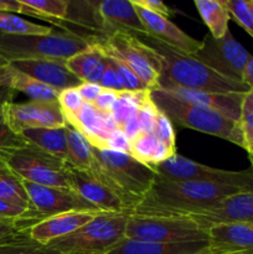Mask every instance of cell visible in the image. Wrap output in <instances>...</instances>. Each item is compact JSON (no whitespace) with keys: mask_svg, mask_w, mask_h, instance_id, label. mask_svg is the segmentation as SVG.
<instances>
[{"mask_svg":"<svg viewBox=\"0 0 253 254\" xmlns=\"http://www.w3.org/2000/svg\"><path fill=\"white\" fill-rule=\"evenodd\" d=\"M247 192L232 185L198 181H171L156 178L131 215L181 217L200 212L237 193Z\"/></svg>","mask_w":253,"mask_h":254,"instance_id":"6da1fadb","label":"cell"},{"mask_svg":"<svg viewBox=\"0 0 253 254\" xmlns=\"http://www.w3.org/2000/svg\"><path fill=\"white\" fill-rule=\"evenodd\" d=\"M135 35L163 59L158 89L184 88L216 93H247L251 91L243 82L217 73L193 56L176 51L146 34Z\"/></svg>","mask_w":253,"mask_h":254,"instance_id":"7a4b0ae2","label":"cell"},{"mask_svg":"<svg viewBox=\"0 0 253 254\" xmlns=\"http://www.w3.org/2000/svg\"><path fill=\"white\" fill-rule=\"evenodd\" d=\"M87 171L106 184L126 203L129 212L138 207L156 181L155 170L129 154L93 148V161Z\"/></svg>","mask_w":253,"mask_h":254,"instance_id":"3957f363","label":"cell"},{"mask_svg":"<svg viewBox=\"0 0 253 254\" xmlns=\"http://www.w3.org/2000/svg\"><path fill=\"white\" fill-rule=\"evenodd\" d=\"M150 97L159 111L165 114L171 123L208 135L218 136L247 150L240 122L227 118L212 109L180 101L163 89H153Z\"/></svg>","mask_w":253,"mask_h":254,"instance_id":"277c9868","label":"cell"},{"mask_svg":"<svg viewBox=\"0 0 253 254\" xmlns=\"http://www.w3.org/2000/svg\"><path fill=\"white\" fill-rule=\"evenodd\" d=\"M89 42L73 32L51 35H14L0 31V67L24 60H68L83 50Z\"/></svg>","mask_w":253,"mask_h":254,"instance_id":"5b68a950","label":"cell"},{"mask_svg":"<svg viewBox=\"0 0 253 254\" xmlns=\"http://www.w3.org/2000/svg\"><path fill=\"white\" fill-rule=\"evenodd\" d=\"M129 216L130 212H103L47 247L62 254H104L126 238Z\"/></svg>","mask_w":253,"mask_h":254,"instance_id":"8992f818","label":"cell"},{"mask_svg":"<svg viewBox=\"0 0 253 254\" xmlns=\"http://www.w3.org/2000/svg\"><path fill=\"white\" fill-rule=\"evenodd\" d=\"M86 40L89 44L98 45L107 56L118 57L126 62L149 89L153 91L159 88L163 59L135 34L118 31L107 37L87 36Z\"/></svg>","mask_w":253,"mask_h":254,"instance_id":"52a82bcc","label":"cell"},{"mask_svg":"<svg viewBox=\"0 0 253 254\" xmlns=\"http://www.w3.org/2000/svg\"><path fill=\"white\" fill-rule=\"evenodd\" d=\"M126 237L158 243H184L208 241L207 230L189 217L129 216Z\"/></svg>","mask_w":253,"mask_h":254,"instance_id":"ba28073f","label":"cell"},{"mask_svg":"<svg viewBox=\"0 0 253 254\" xmlns=\"http://www.w3.org/2000/svg\"><path fill=\"white\" fill-rule=\"evenodd\" d=\"M158 178L171 181H198L237 186L253 192V165L242 171H228L202 165L176 153L168 160L154 165Z\"/></svg>","mask_w":253,"mask_h":254,"instance_id":"9c48e42d","label":"cell"},{"mask_svg":"<svg viewBox=\"0 0 253 254\" xmlns=\"http://www.w3.org/2000/svg\"><path fill=\"white\" fill-rule=\"evenodd\" d=\"M22 180L44 186L68 188L63 169L66 160L55 156L32 144L19 149L7 164Z\"/></svg>","mask_w":253,"mask_h":254,"instance_id":"30bf717a","label":"cell"},{"mask_svg":"<svg viewBox=\"0 0 253 254\" xmlns=\"http://www.w3.org/2000/svg\"><path fill=\"white\" fill-rule=\"evenodd\" d=\"M192 56L217 73L233 81L242 82L243 69L252 55L228 30L221 39H215L210 34L206 35L202 40L201 50Z\"/></svg>","mask_w":253,"mask_h":254,"instance_id":"8fae6325","label":"cell"},{"mask_svg":"<svg viewBox=\"0 0 253 254\" xmlns=\"http://www.w3.org/2000/svg\"><path fill=\"white\" fill-rule=\"evenodd\" d=\"M25 190L31 202V215L37 223L64 212H102L69 188L44 186L24 180Z\"/></svg>","mask_w":253,"mask_h":254,"instance_id":"7c38bea8","label":"cell"},{"mask_svg":"<svg viewBox=\"0 0 253 254\" xmlns=\"http://www.w3.org/2000/svg\"><path fill=\"white\" fill-rule=\"evenodd\" d=\"M4 119L9 128L20 135L27 129L60 128L67 126L66 117L59 101L12 102L5 108Z\"/></svg>","mask_w":253,"mask_h":254,"instance_id":"4fadbf2b","label":"cell"},{"mask_svg":"<svg viewBox=\"0 0 253 254\" xmlns=\"http://www.w3.org/2000/svg\"><path fill=\"white\" fill-rule=\"evenodd\" d=\"M94 36L107 37L118 31L146 34L133 2L129 0L92 1Z\"/></svg>","mask_w":253,"mask_h":254,"instance_id":"5bb4252c","label":"cell"},{"mask_svg":"<svg viewBox=\"0 0 253 254\" xmlns=\"http://www.w3.org/2000/svg\"><path fill=\"white\" fill-rule=\"evenodd\" d=\"M63 175L69 189L99 208L102 212H129L123 200L89 171L79 170L66 161Z\"/></svg>","mask_w":253,"mask_h":254,"instance_id":"9a60e30c","label":"cell"},{"mask_svg":"<svg viewBox=\"0 0 253 254\" xmlns=\"http://www.w3.org/2000/svg\"><path fill=\"white\" fill-rule=\"evenodd\" d=\"M189 217L207 230L220 223H252L253 225V192L233 195L200 212L181 216Z\"/></svg>","mask_w":253,"mask_h":254,"instance_id":"2e32d148","label":"cell"},{"mask_svg":"<svg viewBox=\"0 0 253 254\" xmlns=\"http://www.w3.org/2000/svg\"><path fill=\"white\" fill-rule=\"evenodd\" d=\"M134 7H135L136 14L139 15L141 22H143L146 35L163 42L164 45L176 50V51L184 52V54L190 55V56H192L201 50L202 41L189 36L186 32H184L180 27L176 26L168 17L161 16V15L151 12L149 10L143 9V7L136 6V5H134Z\"/></svg>","mask_w":253,"mask_h":254,"instance_id":"e0dca14e","label":"cell"},{"mask_svg":"<svg viewBox=\"0 0 253 254\" xmlns=\"http://www.w3.org/2000/svg\"><path fill=\"white\" fill-rule=\"evenodd\" d=\"M9 64L17 71L37 79L51 88L57 89L59 92L79 87L83 83L78 77L69 71L67 67V60H24L11 62Z\"/></svg>","mask_w":253,"mask_h":254,"instance_id":"ac0fdd59","label":"cell"},{"mask_svg":"<svg viewBox=\"0 0 253 254\" xmlns=\"http://www.w3.org/2000/svg\"><path fill=\"white\" fill-rule=\"evenodd\" d=\"M208 247L231 254H253L252 223H220L207 228Z\"/></svg>","mask_w":253,"mask_h":254,"instance_id":"d6986e66","label":"cell"},{"mask_svg":"<svg viewBox=\"0 0 253 254\" xmlns=\"http://www.w3.org/2000/svg\"><path fill=\"white\" fill-rule=\"evenodd\" d=\"M175 98L190 104L205 107L223 114L227 118L240 122L241 107L246 93H216V92L192 91L184 88L163 89Z\"/></svg>","mask_w":253,"mask_h":254,"instance_id":"ffe728a7","label":"cell"},{"mask_svg":"<svg viewBox=\"0 0 253 254\" xmlns=\"http://www.w3.org/2000/svg\"><path fill=\"white\" fill-rule=\"evenodd\" d=\"M67 124L77 129L93 148L99 150H106L107 139L118 128L112 114L102 113L91 103H84L76 118Z\"/></svg>","mask_w":253,"mask_h":254,"instance_id":"44dd1931","label":"cell"},{"mask_svg":"<svg viewBox=\"0 0 253 254\" xmlns=\"http://www.w3.org/2000/svg\"><path fill=\"white\" fill-rule=\"evenodd\" d=\"M103 212H64L45 218L30 228V235L36 242L47 246L52 241L59 240L76 232L78 228L91 222L94 217Z\"/></svg>","mask_w":253,"mask_h":254,"instance_id":"7402d4cb","label":"cell"},{"mask_svg":"<svg viewBox=\"0 0 253 254\" xmlns=\"http://www.w3.org/2000/svg\"><path fill=\"white\" fill-rule=\"evenodd\" d=\"M208 247V241L184 243H158L123 238L104 254H196Z\"/></svg>","mask_w":253,"mask_h":254,"instance_id":"603a6c76","label":"cell"},{"mask_svg":"<svg viewBox=\"0 0 253 254\" xmlns=\"http://www.w3.org/2000/svg\"><path fill=\"white\" fill-rule=\"evenodd\" d=\"M0 84L10 87L14 91L21 92L32 102L57 101L60 92L41 83L37 79L17 71L10 64L0 68Z\"/></svg>","mask_w":253,"mask_h":254,"instance_id":"cb8c5ba5","label":"cell"},{"mask_svg":"<svg viewBox=\"0 0 253 254\" xmlns=\"http://www.w3.org/2000/svg\"><path fill=\"white\" fill-rule=\"evenodd\" d=\"M107 55L96 44L89 45L88 49L67 60L69 71L82 82L99 84L107 66Z\"/></svg>","mask_w":253,"mask_h":254,"instance_id":"d4e9b609","label":"cell"},{"mask_svg":"<svg viewBox=\"0 0 253 254\" xmlns=\"http://www.w3.org/2000/svg\"><path fill=\"white\" fill-rule=\"evenodd\" d=\"M21 136L29 144L47 153L66 160L67 158V126L60 128H36L22 131Z\"/></svg>","mask_w":253,"mask_h":254,"instance_id":"484cf974","label":"cell"},{"mask_svg":"<svg viewBox=\"0 0 253 254\" xmlns=\"http://www.w3.org/2000/svg\"><path fill=\"white\" fill-rule=\"evenodd\" d=\"M195 6L201 19L210 30V35L221 39L228 31L231 15L225 5V0H195Z\"/></svg>","mask_w":253,"mask_h":254,"instance_id":"4316f807","label":"cell"},{"mask_svg":"<svg viewBox=\"0 0 253 254\" xmlns=\"http://www.w3.org/2000/svg\"><path fill=\"white\" fill-rule=\"evenodd\" d=\"M0 254H62L36 242L29 230H16L0 240Z\"/></svg>","mask_w":253,"mask_h":254,"instance_id":"83f0119b","label":"cell"},{"mask_svg":"<svg viewBox=\"0 0 253 254\" xmlns=\"http://www.w3.org/2000/svg\"><path fill=\"white\" fill-rule=\"evenodd\" d=\"M0 200L31 210L29 195L24 186V180L9 166H0Z\"/></svg>","mask_w":253,"mask_h":254,"instance_id":"f1b7e54d","label":"cell"},{"mask_svg":"<svg viewBox=\"0 0 253 254\" xmlns=\"http://www.w3.org/2000/svg\"><path fill=\"white\" fill-rule=\"evenodd\" d=\"M67 163L79 170H88L93 161V146L69 124H67Z\"/></svg>","mask_w":253,"mask_h":254,"instance_id":"f546056e","label":"cell"},{"mask_svg":"<svg viewBox=\"0 0 253 254\" xmlns=\"http://www.w3.org/2000/svg\"><path fill=\"white\" fill-rule=\"evenodd\" d=\"M0 31L14 35H51L54 27L25 20L16 14L0 11Z\"/></svg>","mask_w":253,"mask_h":254,"instance_id":"4dcf8cb0","label":"cell"},{"mask_svg":"<svg viewBox=\"0 0 253 254\" xmlns=\"http://www.w3.org/2000/svg\"><path fill=\"white\" fill-rule=\"evenodd\" d=\"M21 1L40 14L42 20L64 29V22L69 7L68 0H21Z\"/></svg>","mask_w":253,"mask_h":254,"instance_id":"1f68e13d","label":"cell"},{"mask_svg":"<svg viewBox=\"0 0 253 254\" xmlns=\"http://www.w3.org/2000/svg\"><path fill=\"white\" fill-rule=\"evenodd\" d=\"M26 144L27 141L20 134L9 128L2 116L0 119V166H7L11 156Z\"/></svg>","mask_w":253,"mask_h":254,"instance_id":"d6a6232c","label":"cell"},{"mask_svg":"<svg viewBox=\"0 0 253 254\" xmlns=\"http://www.w3.org/2000/svg\"><path fill=\"white\" fill-rule=\"evenodd\" d=\"M158 145L159 140L153 133L140 131L133 139H130V155L136 160L151 166Z\"/></svg>","mask_w":253,"mask_h":254,"instance_id":"836d02e7","label":"cell"},{"mask_svg":"<svg viewBox=\"0 0 253 254\" xmlns=\"http://www.w3.org/2000/svg\"><path fill=\"white\" fill-rule=\"evenodd\" d=\"M225 5L231 15L241 27L253 37V15L247 5V0H225Z\"/></svg>","mask_w":253,"mask_h":254,"instance_id":"e575fe53","label":"cell"},{"mask_svg":"<svg viewBox=\"0 0 253 254\" xmlns=\"http://www.w3.org/2000/svg\"><path fill=\"white\" fill-rule=\"evenodd\" d=\"M57 101H59L60 106H61L62 112H63L67 122L76 118L78 112L81 111L82 106L84 104L83 98H82L81 93H79L78 91V87L67 88L61 91L60 92Z\"/></svg>","mask_w":253,"mask_h":254,"instance_id":"d590c367","label":"cell"},{"mask_svg":"<svg viewBox=\"0 0 253 254\" xmlns=\"http://www.w3.org/2000/svg\"><path fill=\"white\" fill-rule=\"evenodd\" d=\"M240 124L243 135H245L248 151L253 146V91L247 92L243 97Z\"/></svg>","mask_w":253,"mask_h":254,"instance_id":"8d00e7d4","label":"cell"},{"mask_svg":"<svg viewBox=\"0 0 253 254\" xmlns=\"http://www.w3.org/2000/svg\"><path fill=\"white\" fill-rule=\"evenodd\" d=\"M109 59L114 62L119 74H121L122 82H123V86H124V91L126 92L148 91L149 87L146 86V84L144 83L138 76H136L135 72H134L133 69L126 64V62H123L121 59H118V57H109Z\"/></svg>","mask_w":253,"mask_h":254,"instance_id":"74e56055","label":"cell"},{"mask_svg":"<svg viewBox=\"0 0 253 254\" xmlns=\"http://www.w3.org/2000/svg\"><path fill=\"white\" fill-rule=\"evenodd\" d=\"M153 134L158 138L159 141H161V143L166 144V145L171 146V148H176L175 131H174L173 123H171L170 119H169L165 114L161 113L160 111H159L158 116H156Z\"/></svg>","mask_w":253,"mask_h":254,"instance_id":"f35d334b","label":"cell"},{"mask_svg":"<svg viewBox=\"0 0 253 254\" xmlns=\"http://www.w3.org/2000/svg\"><path fill=\"white\" fill-rule=\"evenodd\" d=\"M99 86L104 89H111V91L117 92V93L126 92L124 91V86L123 82H122L121 74H119L114 62L112 61L109 57L108 60H107V66L106 69H104L103 77H102V81L101 83H99Z\"/></svg>","mask_w":253,"mask_h":254,"instance_id":"ab89813d","label":"cell"},{"mask_svg":"<svg viewBox=\"0 0 253 254\" xmlns=\"http://www.w3.org/2000/svg\"><path fill=\"white\" fill-rule=\"evenodd\" d=\"M158 113V107L154 104L153 99H151L150 97V98L139 108L138 119L139 124H140V131H143V133H153L154 124H155V119Z\"/></svg>","mask_w":253,"mask_h":254,"instance_id":"60d3db41","label":"cell"},{"mask_svg":"<svg viewBox=\"0 0 253 254\" xmlns=\"http://www.w3.org/2000/svg\"><path fill=\"white\" fill-rule=\"evenodd\" d=\"M106 150L117 151V153L129 154L130 155V138L124 133L122 129L117 128L112 131L109 138L107 139Z\"/></svg>","mask_w":253,"mask_h":254,"instance_id":"b9f144b4","label":"cell"},{"mask_svg":"<svg viewBox=\"0 0 253 254\" xmlns=\"http://www.w3.org/2000/svg\"><path fill=\"white\" fill-rule=\"evenodd\" d=\"M130 1L133 2L134 5H136V6H140L143 7V9L149 10V11L155 12V14L161 15V16L168 17V19L169 16L175 15V10H174L173 7L168 6L166 4H164L160 0H130Z\"/></svg>","mask_w":253,"mask_h":254,"instance_id":"7bdbcfd3","label":"cell"},{"mask_svg":"<svg viewBox=\"0 0 253 254\" xmlns=\"http://www.w3.org/2000/svg\"><path fill=\"white\" fill-rule=\"evenodd\" d=\"M117 98H118V93L111 89H102L101 94L98 96V98L94 101L93 106L98 109L99 112L104 114H111L112 108H113L114 103H116Z\"/></svg>","mask_w":253,"mask_h":254,"instance_id":"ee69618b","label":"cell"},{"mask_svg":"<svg viewBox=\"0 0 253 254\" xmlns=\"http://www.w3.org/2000/svg\"><path fill=\"white\" fill-rule=\"evenodd\" d=\"M26 212L27 210L20 207V206L14 205L11 202H7V201L0 200V218H2V220L16 221L19 223Z\"/></svg>","mask_w":253,"mask_h":254,"instance_id":"f6af8a7d","label":"cell"},{"mask_svg":"<svg viewBox=\"0 0 253 254\" xmlns=\"http://www.w3.org/2000/svg\"><path fill=\"white\" fill-rule=\"evenodd\" d=\"M0 11L17 12V14L29 15L32 17H39L34 9L25 5L21 0H0Z\"/></svg>","mask_w":253,"mask_h":254,"instance_id":"bcb514c9","label":"cell"},{"mask_svg":"<svg viewBox=\"0 0 253 254\" xmlns=\"http://www.w3.org/2000/svg\"><path fill=\"white\" fill-rule=\"evenodd\" d=\"M102 89L103 88H102L99 84L87 83V82H83V83L78 87V91L79 93H81L82 98H83L84 103H91V104H93L94 101L98 98Z\"/></svg>","mask_w":253,"mask_h":254,"instance_id":"7dc6e473","label":"cell"},{"mask_svg":"<svg viewBox=\"0 0 253 254\" xmlns=\"http://www.w3.org/2000/svg\"><path fill=\"white\" fill-rule=\"evenodd\" d=\"M15 94H16V91H14L10 87L4 86V84H0V119L4 116L5 108H6L7 104L12 103Z\"/></svg>","mask_w":253,"mask_h":254,"instance_id":"c3c4849f","label":"cell"},{"mask_svg":"<svg viewBox=\"0 0 253 254\" xmlns=\"http://www.w3.org/2000/svg\"><path fill=\"white\" fill-rule=\"evenodd\" d=\"M242 82L251 91H253V56L246 64L242 74Z\"/></svg>","mask_w":253,"mask_h":254,"instance_id":"681fc988","label":"cell"},{"mask_svg":"<svg viewBox=\"0 0 253 254\" xmlns=\"http://www.w3.org/2000/svg\"><path fill=\"white\" fill-rule=\"evenodd\" d=\"M16 230H20L16 221L2 220V218H0V240H1L2 237H5V236L15 232Z\"/></svg>","mask_w":253,"mask_h":254,"instance_id":"f907efd6","label":"cell"},{"mask_svg":"<svg viewBox=\"0 0 253 254\" xmlns=\"http://www.w3.org/2000/svg\"><path fill=\"white\" fill-rule=\"evenodd\" d=\"M196 254H231V253H223V252H218V251H213L211 250L210 247H207L206 250H203L202 252L200 253H196Z\"/></svg>","mask_w":253,"mask_h":254,"instance_id":"816d5d0a","label":"cell"},{"mask_svg":"<svg viewBox=\"0 0 253 254\" xmlns=\"http://www.w3.org/2000/svg\"><path fill=\"white\" fill-rule=\"evenodd\" d=\"M247 5H248V7H250L251 12H252V15H253V0H247Z\"/></svg>","mask_w":253,"mask_h":254,"instance_id":"f5cc1de1","label":"cell"},{"mask_svg":"<svg viewBox=\"0 0 253 254\" xmlns=\"http://www.w3.org/2000/svg\"><path fill=\"white\" fill-rule=\"evenodd\" d=\"M247 153H248V155H250V160H251V163H252V165H253V150L247 151Z\"/></svg>","mask_w":253,"mask_h":254,"instance_id":"db71d44e","label":"cell"},{"mask_svg":"<svg viewBox=\"0 0 253 254\" xmlns=\"http://www.w3.org/2000/svg\"><path fill=\"white\" fill-rule=\"evenodd\" d=\"M250 150H253V146H252V148H251V149H250ZM250 150H248V151H250Z\"/></svg>","mask_w":253,"mask_h":254,"instance_id":"11a10c76","label":"cell"},{"mask_svg":"<svg viewBox=\"0 0 253 254\" xmlns=\"http://www.w3.org/2000/svg\"><path fill=\"white\" fill-rule=\"evenodd\" d=\"M0 68H1V67H0Z\"/></svg>","mask_w":253,"mask_h":254,"instance_id":"9f6ffc18","label":"cell"}]
</instances>
